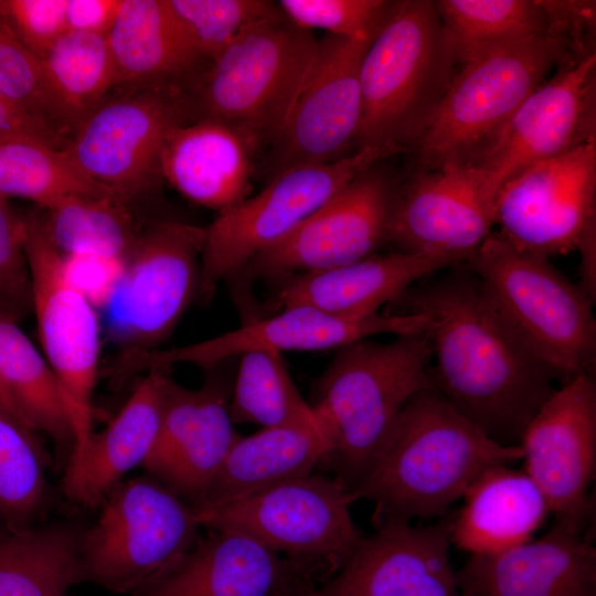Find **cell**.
Segmentation results:
<instances>
[{
    "mask_svg": "<svg viewBox=\"0 0 596 596\" xmlns=\"http://www.w3.org/2000/svg\"><path fill=\"white\" fill-rule=\"evenodd\" d=\"M411 286L394 313L430 319L432 389L499 444L522 435L557 386L555 373L514 332L461 264Z\"/></svg>",
    "mask_w": 596,
    "mask_h": 596,
    "instance_id": "cell-1",
    "label": "cell"
},
{
    "mask_svg": "<svg viewBox=\"0 0 596 596\" xmlns=\"http://www.w3.org/2000/svg\"><path fill=\"white\" fill-rule=\"evenodd\" d=\"M0 91L17 106L71 141L75 125L55 95L43 64L0 12Z\"/></svg>",
    "mask_w": 596,
    "mask_h": 596,
    "instance_id": "cell-40",
    "label": "cell"
},
{
    "mask_svg": "<svg viewBox=\"0 0 596 596\" xmlns=\"http://www.w3.org/2000/svg\"><path fill=\"white\" fill-rule=\"evenodd\" d=\"M332 449L321 423L264 427L241 436L195 508L222 504L309 476Z\"/></svg>",
    "mask_w": 596,
    "mask_h": 596,
    "instance_id": "cell-29",
    "label": "cell"
},
{
    "mask_svg": "<svg viewBox=\"0 0 596 596\" xmlns=\"http://www.w3.org/2000/svg\"><path fill=\"white\" fill-rule=\"evenodd\" d=\"M232 387L209 379L190 390L169 379L155 446L142 464L192 508L198 507L235 441L230 415Z\"/></svg>",
    "mask_w": 596,
    "mask_h": 596,
    "instance_id": "cell-22",
    "label": "cell"
},
{
    "mask_svg": "<svg viewBox=\"0 0 596 596\" xmlns=\"http://www.w3.org/2000/svg\"><path fill=\"white\" fill-rule=\"evenodd\" d=\"M204 227L153 221L140 227L103 306L123 354L156 350L198 296Z\"/></svg>",
    "mask_w": 596,
    "mask_h": 596,
    "instance_id": "cell-13",
    "label": "cell"
},
{
    "mask_svg": "<svg viewBox=\"0 0 596 596\" xmlns=\"http://www.w3.org/2000/svg\"><path fill=\"white\" fill-rule=\"evenodd\" d=\"M302 562L233 531L200 538L172 567L131 596H277Z\"/></svg>",
    "mask_w": 596,
    "mask_h": 596,
    "instance_id": "cell-25",
    "label": "cell"
},
{
    "mask_svg": "<svg viewBox=\"0 0 596 596\" xmlns=\"http://www.w3.org/2000/svg\"><path fill=\"white\" fill-rule=\"evenodd\" d=\"M348 487L336 478L309 475L247 497L193 508L201 526L244 534L268 550L306 562L339 567L361 540Z\"/></svg>",
    "mask_w": 596,
    "mask_h": 596,
    "instance_id": "cell-11",
    "label": "cell"
},
{
    "mask_svg": "<svg viewBox=\"0 0 596 596\" xmlns=\"http://www.w3.org/2000/svg\"><path fill=\"white\" fill-rule=\"evenodd\" d=\"M84 528L50 523L0 535V596H66Z\"/></svg>",
    "mask_w": 596,
    "mask_h": 596,
    "instance_id": "cell-32",
    "label": "cell"
},
{
    "mask_svg": "<svg viewBox=\"0 0 596 596\" xmlns=\"http://www.w3.org/2000/svg\"><path fill=\"white\" fill-rule=\"evenodd\" d=\"M24 241L23 216H18L0 194V311L14 320L31 311Z\"/></svg>",
    "mask_w": 596,
    "mask_h": 596,
    "instance_id": "cell-42",
    "label": "cell"
},
{
    "mask_svg": "<svg viewBox=\"0 0 596 596\" xmlns=\"http://www.w3.org/2000/svg\"><path fill=\"white\" fill-rule=\"evenodd\" d=\"M115 89L190 91L203 71L189 54L166 0H123L106 34Z\"/></svg>",
    "mask_w": 596,
    "mask_h": 596,
    "instance_id": "cell-30",
    "label": "cell"
},
{
    "mask_svg": "<svg viewBox=\"0 0 596 596\" xmlns=\"http://www.w3.org/2000/svg\"><path fill=\"white\" fill-rule=\"evenodd\" d=\"M434 1H394L361 63L358 148L414 147L455 75Z\"/></svg>",
    "mask_w": 596,
    "mask_h": 596,
    "instance_id": "cell-4",
    "label": "cell"
},
{
    "mask_svg": "<svg viewBox=\"0 0 596 596\" xmlns=\"http://www.w3.org/2000/svg\"><path fill=\"white\" fill-rule=\"evenodd\" d=\"M577 58L566 40L547 33L462 64L414 146L419 169L479 163L549 72Z\"/></svg>",
    "mask_w": 596,
    "mask_h": 596,
    "instance_id": "cell-6",
    "label": "cell"
},
{
    "mask_svg": "<svg viewBox=\"0 0 596 596\" xmlns=\"http://www.w3.org/2000/svg\"><path fill=\"white\" fill-rule=\"evenodd\" d=\"M521 459L520 446L497 443L429 389L406 404L348 489L353 502L375 503L377 522L443 518L483 472Z\"/></svg>",
    "mask_w": 596,
    "mask_h": 596,
    "instance_id": "cell-2",
    "label": "cell"
},
{
    "mask_svg": "<svg viewBox=\"0 0 596 596\" xmlns=\"http://www.w3.org/2000/svg\"><path fill=\"white\" fill-rule=\"evenodd\" d=\"M36 210L45 235L67 258L124 262L140 231L128 204L114 195L73 196Z\"/></svg>",
    "mask_w": 596,
    "mask_h": 596,
    "instance_id": "cell-33",
    "label": "cell"
},
{
    "mask_svg": "<svg viewBox=\"0 0 596 596\" xmlns=\"http://www.w3.org/2000/svg\"><path fill=\"white\" fill-rule=\"evenodd\" d=\"M450 520L427 526L382 520L361 538L320 596H460L450 561Z\"/></svg>",
    "mask_w": 596,
    "mask_h": 596,
    "instance_id": "cell-21",
    "label": "cell"
},
{
    "mask_svg": "<svg viewBox=\"0 0 596 596\" xmlns=\"http://www.w3.org/2000/svg\"><path fill=\"white\" fill-rule=\"evenodd\" d=\"M462 262L425 252L373 254L348 265L291 276L267 307L272 313L304 306L341 316L371 315L415 283Z\"/></svg>",
    "mask_w": 596,
    "mask_h": 596,
    "instance_id": "cell-24",
    "label": "cell"
},
{
    "mask_svg": "<svg viewBox=\"0 0 596 596\" xmlns=\"http://www.w3.org/2000/svg\"><path fill=\"white\" fill-rule=\"evenodd\" d=\"M1 520V519H0Z\"/></svg>",
    "mask_w": 596,
    "mask_h": 596,
    "instance_id": "cell-48",
    "label": "cell"
},
{
    "mask_svg": "<svg viewBox=\"0 0 596 596\" xmlns=\"http://www.w3.org/2000/svg\"><path fill=\"white\" fill-rule=\"evenodd\" d=\"M166 1L184 46L200 67H206L246 26L284 15L278 3L268 0Z\"/></svg>",
    "mask_w": 596,
    "mask_h": 596,
    "instance_id": "cell-39",
    "label": "cell"
},
{
    "mask_svg": "<svg viewBox=\"0 0 596 596\" xmlns=\"http://www.w3.org/2000/svg\"><path fill=\"white\" fill-rule=\"evenodd\" d=\"M430 319L419 313L380 312L365 316H341L297 306L272 316L243 323L237 329L199 342L123 355L117 373L125 380L152 369H170L178 363L205 369L251 350L315 351L340 349L374 336H405L427 332Z\"/></svg>",
    "mask_w": 596,
    "mask_h": 596,
    "instance_id": "cell-14",
    "label": "cell"
},
{
    "mask_svg": "<svg viewBox=\"0 0 596 596\" xmlns=\"http://www.w3.org/2000/svg\"><path fill=\"white\" fill-rule=\"evenodd\" d=\"M84 529L77 583L132 594L178 563L200 539L194 509L155 477L120 481Z\"/></svg>",
    "mask_w": 596,
    "mask_h": 596,
    "instance_id": "cell-8",
    "label": "cell"
},
{
    "mask_svg": "<svg viewBox=\"0 0 596 596\" xmlns=\"http://www.w3.org/2000/svg\"><path fill=\"white\" fill-rule=\"evenodd\" d=\"M372 40L331 34L319 40L307 78L270 143L266 161L270 179L294 168L337 161L356 142L362 118L360 70Z\"/></svg>",
    "mask_w": 596,
    "mask_h": 596,
    "instance_id": "cell-16",
    "label": "cell"
},
{
    "mask_svg": "<svg viewBox=\"0 0 596 596\" xmlns=\"http://www.w3.org/2000/svg\"><path fill=\"white\" fill-rule=\"evenodd\" d=\"M393 195L387 179L371 169L242 270L249 278L291 277L366 258L386 241Z\"/></svg>",
    "mask_w": 596,
    "mask_h": 596,
    "instance_id": "cell-19",
    "label": "cell"
},
{
    "mask_svg": "<svg viewBox=\"0 0 596 596\" xmlns=\"http://www.w3.org/2000/svg\"><path fill=\"white\" fill-rule=\"evenodd\" d=\"M312 596H320V595L317 592H315Z\"/></svg>",
    "mask_w": 596,
    "mask_h": 596,
    "instance_id": "cell-47",
    "label": "cell"
},
{
    "mask_svg": "<svg viewBox=\"0 0 596 596\" xmlns=\"http://www.w3.org/2000/svg\"><path fill=\"white\" fill-rule=\"evenodd\" d=\"M238 356L230 397L233 424H256L264 428L320 423L295 385L281 353L251 350Z\"/></svg>",
    "mask_w": 596,
    "mask_h": 596,
    "instance_id": "cell-36",
    "label": "cell"
},
{
    "mask_svg": "<svg viewBox=\"0 0 596 596\" xmlns=\"http://www.w3.org/2000/svg\"><path fill=\"white\" fill-rule=\"evenodd\" d=\"M23 219L31 311L35 317L40 350L57 376L71 414L75 437L73 458L93 434L100 317L97 306L76 283L67 259L45 235L38 210Z\"/></svg>",
    "mask_w": 596,
    "mask_h": 596,
    "instance_id": "cell-10",
    "label": "cell"
},
{
    "mask_svg": "<svg viewBox=\"0 0 596 596\" xmlns=\"http://www.w3.org/2000/svg\"><path fill=\"white\" fill-rule=\"evenodd\" d=\"M0 12L40 60L67 31L66 0H0Z\"/></svg>",
    "mask_w": 596,
    "mask_h": 596,
    "instance_id": "cell-43",
    "label": "cell"
},
{
    "mask_svg": "<svg viewBox=\"0 0 596 596\" xmlns=\"http://www.w3.org/2000/svg\"><path fill=\"white\" fill-rule=\"evenodd\" d=\"M393 155L362 147L330 163L294 168L270 179L254 196L219 211L204 227L196 297L209 302L219 283L240 273L349 183Z\"/></svg>",
    "mask_w": 596,
    "mask_h": 596,
    "instance_id": "cell-9",
    "label": "cell"
},
{
    "mask_svg": "<svg viewBox=\"0 0 596 596\" xmlns=\"http://www.w3.org/2000/svg\"><path fill=\"white\" fill-rule=\"evenodd\" d=\"M0 409L9 414L11 417H13L15 421H18L20 424H22L24 427L30 429L25 423L23 422V418L11 396L9 393L7 386L2 382L0 377ZM31 430V429H30Z\"/></svg>",
    "mask_w": 596,
    "mask_h": 596,
    "instance_id": "cell-46",
    "label": "cell"
},
{
    "mask_svg": "<svg viewBox=\"0 0 596 596\" xmlns=\"http://www.w3.org/2000/svg\"><path fill=\"white\" fill-rule=\"evenodd\" d=\"M0 377L25 425L45 433L68 462L75 446L71 414L47 360L17 320L0 311Z\"/></svg>",
    "mask_w": 596,
    "mask_h": 596,
    "instance_id": "cell-31",
    "label": "cell"
},
{
    "mask_svg": "<svg viewBox=\"0 0 596 596\" xmlns=\"http://www.w3.org/2000/svg\"><path fill=\"white\" fill-rule=\"evenodd\" d=\"M195 121L188 91L115 89L77 126L68 155L93 180L128 204L160 181L168 134Z\"/></svg>",
    "mask_w": 596,
    "mask_h": 596,
    "instance_id": "cell-12",
    "label": "cell"
},
{
    "mask_svg": "<svg viewBox=\"0 0 596 596\" xmlns=\"http://www.w3.org/2000/svg\"><path fill=\"white\" fill-rule=\"evenodd\" d=\"M319 40L285 15L255 22L195 77L189 94L195 120L226 124L270 145L312 66Z\"/></svg>",
    "mask_w": 596,
    "mask_h": 596,
    "instance_id": "cell-7",
    "label": "cell"
},
{
    "mask_svg": "<svg viewBox=\"0 0 596 596\" xmlns=\"http://www.w3.org/2000/svg\"><path fill=\"white\" fill-rule=\"evenodd\" d=\"M170 369L146 372L118 414L66 465L65 496L88 508L100 507L108 492L150 455L160 426Z\"/></svg>",
    "mask_w": 596,
    "mask_h": 596,
    "instance_id": "cell-26",
    "label": "cell"
},
{
    "mask_svg": "<svg viewBox=\"0 0 596 596\" xmlns=\"http://www.w3.org/2000/svg\"><path fill=\"white\" fill-rule=\"evenodd\" d=\"M460 264L480 280L503 319L561 384L583 374L594 376L595 300L550 258L520 251L491 233Z\"/></svg>",
    "mask_w": 596,
    "mask_h": 596,
    "instance_id": "cell-5",
    "label": "cell"
},
{
    "mask_svg": "<svg viewBox=\"0 0 596 596\" xmlns=\"http://www.w3.org/2000/svg\"><path fill=\"white\" fill-rule=\"evenodd\" d=\"M522 469L543 492L555 523L584 534L596 470V384L578 375L557 386L519 444Z\"/></svg>",
    "mask_w": 596,
    "mask_h": 596,
    "instance_id": "cell-17",
    "label": "cell"
},
{
    "mask_svg": "<svg viewBox=\"0 0 596 596\" xmlns=\"http://www.w3.org/2000/svg\"><path fill=\"white\" fill-rule=\"evenodd\" d=\"M596 139L530 166L499 191L497 234L515 248L550 258L576 249L595 224Z\"/></svg>",
    "mask_w": 596,
    "mask_h": 596,
    "instance_id": "cell-15",
    "label": "cell"
},
{
    "mask_svg": "<svg viewBox=\"0 0 596 596\" xmlns=\"http://www.w3.org/2000/svg\"><path fill=\"white\" fill-rule=\"evenodd\" d=\"M0 139H29L65 149L70 141L11 102L0 91Z\"/></svg>",
    "mask_w": 596,
    "mask_h": 596,
    "instance_id": "cell-44",
    "label": "cell"
},
{
    "mask_svg": "<svg viewBox=\"0 0 596 596\" xmlns=\"http://www.w3.org/2000/svg\"><path fill=\"white\" fill-rule=\"evenodd\" d=\"M123 0H66L67 30L106 35Z\"/></svg>",
    "mask_w": 596,
    "mask_h": 596,
    "instance_id": "cell-45",
    "label": "cell"
},
{
    "mask_svg": "<svg viewBox=\"0 0 596 596\" xmlns=\"http://www.w3.org/2000/svg\"><path fill=\"white\" fill-rule=\"evenodd\" d=\"M450 519L453 546L469 555L496 554L533 539L551 514L547 501L523 470L501 465L483 472Z\"/></svg>",
    "mask_w": 596,
    "mask_h": 596,
    "instance_id": "cell-28",
    "label": "cell"
},
{
    "mask_svg": "<svg viewBox=\"0 0 596 596\" xmlns=\"http://www.w3.org/2000/svg\"><path fill=\"white\" fill-rule=\"evenodd\" d=\"M494 206L477 166L419 169L401 191H394L386 241L400 252L465 260L491 234Z\"/></svg>",
    "mask_w": 596,
    "mask_h": 596,
    "instance_id": "cell-20",
    "label": "cell"
},
{
    "mask_svg": "<svg viewBox=\"0 0 596 596\" xmlns=\"http://www.w3.org/2000/svg\"><path fill=\"white\" fill-rule=\"evenodd\" d=\"M456 573L460 596H596V549L554 523L510 550L469 555Z\"/></svg>",
    "mask_w": 596,
    "mask_h": 596,
    "instance_id": "cell-23",
    "label": "cell"
},
{
    "mask_svg": "<svg viewBox=\"0 0 596 596\" xmlns=\"http://www.w3.org/2000/svg\"><path fill=\"white\" fill-rule=\"evenodd\" d=\"M43 449L33 432L0 409V519L25 530L47 498Z\"/></svg>",
    "mask_w": 596,
    "mask_h": 596,
    "instance_id": "cell-38",
    "label": "cell"
},
{
    "mask_svg": "<svg viewBox=\"0 0 596 596\" xmlns=\"http://www.w3.org/2000/svg\"><path fill=\"white\" fill-rule=\"evenodd\" d=\"M394 1L385 0H280L279 9L295 25L322 29L328 34L372 40Z\"/></svg>",
    "mask_w": 596,
    "mask_h": 596,
    "instance_id": "cell-41",
    "label": "cell"
},
{
    "mask_svg": "<svg viewBox=\"0 0 596 596\" xmlns=\"http://www.w3.org/2000/svg\"><path fill=\"white\" fill-rule=\"evenodd\" d=\"M0 194L29 200L39 209L73 196H117L88 177L66 148L29 139H0Z\"/></svg>",
    "mask_w": 596,
    "mask_h": 596,
    "instance_id": "cell-35",
    "label": "cell"
},
{
    "mask_svg": "<svg viewBox=\"0 0 596 596\" xmlns=\"http://www.w3.org/2000/svg\"><path fill=\"white\" fill-rule=\"evenodd\" d=\"M41 62L75 130L83 118L116 88L106 35L67 30Z\"/></svg>",
    "mask_w": 596,
    "mask_h": 596,
    "instance_id": "cell-37",
    "label": "cell"
},
{
    "mask_svg": "<svg viewBox=\"0 0 596 596\" xmlns=\"http://www.w3.org/2000/svg\"><path fill=\"white\" fill-rule=\"evenodd\" d=\"M596 139V54L558 66L517 108L496 142L475 164L497 200L501 188L530 166Z\"/></svg>",
    "mask_w": 596,
    "mask_h": 596,
    "instance_id": "cell-18",
    "label": "cell"
},
{
    "mask_svg": "<svg viewBox=\"0 0 596 596\" xmlns=\"http://www.w3.org/2000/svg\"><path fill=\"white\" fill-rule=\"evenodd\" d=\"M456 64H465L511 42L547 34L543 1H434Z\"/></svg>",
    "mask_w": 596,
    "mask_h": 596,
    "instance_id": "cell-34",
    "label": "cell"
},
{
    "mask_svg": "<svg viewBox=\"0 0 596 596\" xmlns=\"http://www.w3.org/2000/svg\"><path fill=\"white\" fill-rule=\"evenodd\" d=\"M428 332L381 343L362 339L337 350L311 404L332 441L327 462L350 488L366 470L401 412L432 389Z\"/></svg>",
    "mask_w": 596,
    "mask_h": 596,
    "instance_id": "cell-3",
    "label": "cell"
},
{
    "mask_svg": "<svg viewBox=\"0 0 596 596\" xmlns=\"http://www.w3.org/2000/svg\"><path fill=\"white\" fill-rule=\"evenodd\" d=\"M257 143L211 119L173 128L161 155V178L200 205L222 211L247 198Z\"/></svg>",
    "mask_w": 596,
    "mask_h": 596,
    "instance_id": "cell-27",
    "label": "cell"
}]
</instances>
